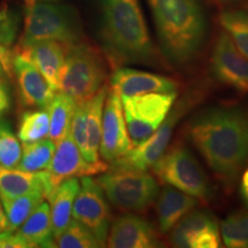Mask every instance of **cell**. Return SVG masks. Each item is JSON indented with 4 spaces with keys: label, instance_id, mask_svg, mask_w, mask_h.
Instances as JSON below:
<instances>
[{
    "label": "cell",
    "instance_id": "7a4b0ae2",
    "mask_svg": "<svg viewBox=\"0 0 248 248\" xmlns=\"http://www.w3.org/2000/svg\"><path fill=\"white\" fill-rule=\"evenodd\" d=\"M97 4L99 36L111 66L160 63L139 0H97Z\"/></svg>",
    "mask_w": 248,
    "mask_h": 248
},
{
    "label": "cell",
    "instance_id": "603a6c76",
    "mask_svg": "<svg viewBox=\"0 0 248 248\" xmlns=\"http://www.w3.org/2000/svg\"><path fill=\"white\" fill-rule=\"evenodd\" d=\"M108 92L107 85H104L99 91L88 100V119H86V146L83 153L89 162H100V147L102 114L106 95Z\"/></svg>",
    "mask_w": 248,
    "mask_h": 248
},
{
    "label": "cell",
    "instance_id": "f35d334b",
    "mask_svg": "<svg viewBox=\"0 0 248 248\" xmlns=\"http://www.w3.org/2000/svg\"><path fill=\"white\" fill-rule=\"evenodd\" d=\"M26 2H31V1H60V0H24Z\"/></svg>",
    "mask_w": 248,
    "mask_h": 248
},
{
    "label": "cell",
    "instance_id": "277c9868",
    "mask_svg": "<svg viewBox=\"0 0 248 248\" xmlns=\"http://www.w3.org/2000/svg\"><path fill=\"white\" fill-rule=\"evenodd\" d=\"M42 39L58 40L70 46L83 40L76 9L58 1L26 2L24 29L20 44Z\"/></svg>",
    "mask_w": 248,
    "mask_h": 248
},
{
    "label": "cell",
    "instance_id": "4dcf8cb0",
    "mask_svg": "<svg viewBox=\"0 0 248 248\" xmlns=\"http://www.w3.org/2000/svg\"><path fill=\"white\" fill-rule=\"evenodd\" d=\"M22 153V145L12 130L11 123L0 116V166L15 169Z\"/></svg>",
    "mask_w": 248,
    "mask_h": 248
},
{
    "label": "cell",
    "instance_id": "1f68e13d",
    "mask_svg": "<svg viewBox=\"0 0 248 248\" xmlns=\"http://www.w3.org/2000/svg\"><path fill=\"white\" fill-rule=\"evenodd\" d=\"M86 119H88V100L76 105L70 126L71 136L82 154L84 153L86 146Z\"/></svg>",
    "mask_w": 248,
    "mask_h": 248
},
{
    "label": "cell",
    "instance_id": "5bb4252c",
    "mask_svg": "<svg viewBox=\"0 0 248 248\" xmlns=\"http://www.w3.org/2000/svg\"><path fill=\"white\" fill-rule=\"evenodd\" d=\"M170 231V240L176 247L217 248L221 246V234L215 217L203 210H191Z\"/></svg>",
    "mask_w": 248,
    "mask_h": 248
},
{
    "label": "cell",
    "instance_id": "d6a6232c",
    "mask_svg": "<svg viewBox=\"0 0 248 248\" xmlns=\"http://www.w3.org/2000/svg\"><path fill=\"white\" fill-rule=\"evenodd\" d=\"M16 35V23L7 14H0V44L7 47L13 43Z\"/></svg>",
    "mask_w": 248,
    "mask_h": 248
},
{
    "label": "cell",
    "instance_id": "8fae6325",
    "mask_svg": "<svg viewBox=\"0 0 248 248\" xmlns=\"http://www.w3.org/2000/svg\"><path fill=\"white\" fill-rule=\"evenodd\" d=\"M133 147L124 119L122 100L109 89L105 100L99 154L106 162H113Z\"/></svg>",
    "mask_w": 248,
    "mask_h": 248
},
{
    "label": "cell",
    "instance_id": "3957f363",
    "mask_svg": "<svg viewBox=\"0 0 248 248\" xmlns=\"http://www.w3.org/2000/svg\"><path fill=\"white\" fill-rule=\"evenodd\" d=\"M167 61L185 66L204 44L207 18L201 0H146Z\"/></svg>",
    "mask_w": 248,
    "mask_h": 248
},
{
    "label": "cell",
    "instance_id": "83f0119b",
    "mask_svg": "<svg viewBox=\"0 0 248 248\" xmlns=\"http://www.w3.org/2000/svg\"><path fill=\"white\" fill-rule=\"evenodd\" d=\"M49 132V116L46 108L27 110L21 115L17 138L22 144L35 142L47 138Z\"/></svg>",
    "mask_w": 248,
    "mask_h": 248
},
{
    "label": "cell",
    "instance_id": "ac0fdd59",
    "mask_svg": "<svg viewBox=\"0 0 248 248\" xmlns=\"http://www.w3.org/2000/svg\"><path fill=\"white\" fill-rule=\"evenodd\" d=\"M68 46L52 39H42L18 44L15 51L23 54L45 77L54 91H59V80L66 60Z\"/></svg>",
    "mask_w": 248,
    "mask_h": 248
},
{
    "label": "cell",
    "instance_id": "7c38bea8",
    "mask_svg": "<svg viewBox=\"0 0 248 248\" xmlns=\"http://www.w3.org/2000/svg\"><path fill=\"white\" fill-rule=\"evenodd\" d=\"M210 70L222 84L248 93V60L224 30L217 37L210 55Z\"/></svg>",
    "mask_w": 248,
    "mask_h": 248
},
{
    "label": "cell",
    "instance_id": "ab89813d",
    "mask_svg": "<svg viewBox=\"0 0 248 248\" xmlns=\"http://www.w3.org/2000/svg\"><path fill=\"white\" fill-rule=\"evenodd\" d=\"M1 168H2V167H1V166H0V169H1Z\"/></svg>",
    "mask_w": 248,
    "mask_h": 248
},
{
    "label": "cell",
    "instance_id": "74e56055",
    "mask_svg": "<svg viewBox=\"0 0 248 248\" xmlns=\"http://www.w3.org/2000/svg\"><path fill=\"white\" fill-rule=\"evenodd\" d=\"M7 217H6L2 203L0 202V232L7 230Z\"/></svg>",
    "mask_w": 248,
    "mask_h": 248
},
{
    "label": "cell",
    "instance_id": "e0dca14e",
    "mask_svg": "<svg viewBox=\"0 0 248 248\" xmlns=\"http://www.w3.org/2000/svg\"><path fill=\"white\" fill-rule=\"evenodd\" d=\"M110 86L123 99L145 93L175 91L178 88V83L159 74L117 67L110 77Z\"/></svg>",
    "mask_w": 248,
    "mask_h": 248
},
{
    "label": "cell",
    "instance_id": "52a82bcc",
    "mask_svg": "<svg viewBox=\"0 0 248 248\" xmlns=\"http://www.w3.org/2000/svg\"><path fill=\"white\" fill-rule=\"evenodd\" d=\"M152 168L161 181L197 199L208 200L212 197V186L206 172L184 145H172Z\"/></svg>",
    "mask_w": 248,
    "mask_h": 248
},
{
    "label": "cell",
    "instance_id": "6da1fadb",
    "mask_svg": "<svg viewBox=\"0 0 248 248\" xmlns=\"http://www.w3.org/2000/svg\"><path fill=\"white\" fill-rule=\"evenodd\" d=\"M186 132L223 182L237 181L248 161V108H207L188 121Z\"/></svg>",
    "mask_w": 248,
    "mask_h": 248
},
{
    "label": "cell",
    "instance_id": "d590c367",
    "mask_svg": "<svg viewBox=\"0 0 248 248\" xmlns=\"http://www.w3.org/2000/svg\"><path fill=\"white\" fill-rule=\"evenodd\" d=\"M240 195L241 199L245 206L248 208V166L245 169V171L241 176V183H240Z\"/></svg>",
    "mask_w": 248,
    "mask_h": 248
},
{
    "label": "cell",
    "instance_id": "4316f807",
    "mask_svg": "<svg viewBox=\"0 0 248 248\" xmlns=\"http://www.w3.org/2000/svg\"><path fill=\"white\" fill-rule=\"evenodd\" d=\"M218 21L238 51L248 60V9H226L219 14Z\"/></svg>",
    "mask_w": 248,
    "mask_h": 248
},
{
    "label": "cell",
    "instance_id": "5b68a950",
    "mask_svg": "<svg viewBox=\"0 0 248 248\" xmlns=\"http://www.w3.org/2000/svg\"><path fill=\"white\" fill-rule=\"evenodd\" d=\"M107 71L101 53L85 42L68 46L62 67L59 91L76 104L84 102L105 85Z\"/></svg>",
    "mask_w": 248,
    "mask_h": 248
},
{
    "label": "cell",
    "instance_id": "ffe728a7",
    "mask_svg": "<svg viewBox=\"0 0 248 248\" xmlns=\"http://www.w3.org/2000/svg\"><path fill=\"white\" fill-rule=\"evenodd\" d=\"M156 202L160 230L169 232L186 214L195 208L198 199L172 186H166L159 192Z\"/></svg>",
    "mask_w": 248,
    "mask_h": 248
},
{
    "label": "cell",
    "instance_id": "9a60e30c",
    "mask_svg": "<svg viewBox=\"0 0 248 248\" xmlns=\"http://www.w3.org/2000/svg\"><path fill=\"white\" fill-rule=\"evenodd\" d=\"M13 75L16 77L23 106L46 108L57 93L42 73L15 49L13 51Z\"/></svg>",
    "mask_w": 248,
    "mask_h": 248
},
{
    "label": "cell",
    "instance_id": "2e32d148",
    "mask_svg": "<svg viewBox=\"0 0 248 248\" xmlns=\"http://www.w3.org/2000/svg\"><path fill=\"white\" fill-rule=\"evenodd\" d=\"M106 246L111 248H154L161 246L157 233L146 219L126 214L114 219Z\"/></svg>",
    "mask_w": 248,
    "mask_h": 248
},
{
    "label": "cell",
    "instance_id": "ba28073f",
    "mask_svg": "<svg viewBox=\"0 0 248 248\" xmlns=\"http://www.w3.org/2000/svg\"><path fill=\"white\" fill-rule=\"evenodd\" d=\"M177 97L178 93L175 90L121 99L126 129L133 146L146 140L159 128L177 100Z\"/></svg>",
    "mask_w": 248,
    "mask_h": 248
},
{
    "label": "cell",
    "instance_id": "cb8c5ba5",
    "mask_svg": "<svg viewBox=\"0 0 248 248\" xmlns=\"http://www.w3.org/2000/svg\"><path fill=\"white\" fill-rule=\"evenodd\" d=\"M76 105L73 98L66 93L58 91L46 107L49 116L48 137L54 142L60 140L70 131Z\"/></svg>",
    "mask_w": 248,
    "mask_h": 248
},
{
    "label": "cell",
    "instance_id": "30bf717a",
    "mask_svg": "<svg viewBox=\"0 0 248 248\" xmlns=\"http://www.w3.org/2000/svg\"><path fill=\"white\" fill-rule=\"evenodd\" d=\"M73 206V218L89 228L100 247L106 246L110 226V208L106 195L95 179L83 176Z\"/></svg>",
    "mask_w": 248,
    "mask_h": 248
},
{
    "label": "cell",
    "instance_id": "4fadbf2b",
    "mask_svg": "<svg viewBox=\"0 0 248 248\" xmlns=\"http://www.w3.org/2000/svg\"><path fill=\"white\" fill-rule=\"evenodd\" d=\"M108 164L104 161L91 163L83 156L70 131L55 142V151L51 163L46 168L53 186L73 177H83L102 173L108 170Z\"/></svg>",
    "mask_w": 248,
    "mask_h": 248
},
{
    "label": "cell",
    "instance_id": "8992f818",
    "mask_svg": "<svg viewBox=\"0 0 248 248\" xmlns=\"http://www.w3.org/2000/svg\"><path fill=\"white\" fill-rule=\"evenodd\" d=\"M117 209L140 213L154 203L159 185L146 170L110 167L95 179Z\"/></svg>",
    "mask_w": 248,
    "mask_h": 248
},
{
    "label": "cell",
    "instance_id": "8d00e7d4",
    "mask_svg": "<svg viewBox=\"0 0 248 248\" xmlns=\"http://www.w3.org/2000/svg\"><path fill=\"white\" fill-rule=\"evenodd\" d=\"M219 4L226 6H238L248 9V0H216Z\"/></svg>",
    "mask_w": 248,
    "mask_h": 248
},
{
    "label": "cell",
    "instance_id": "836d02e7",
    "mask_svg": "<svg viewBox=\"0 0 248 248\" xmlns=\"http://www.w3.org/2000/svg\"><path fill=\"white\" fill-rule=\"evenodd\" d=\"M1 73L13 76V52L0 44V74Z\"/></svg>",
    "mask_w": 248,
    "mask_h": 248
},
{
    "label": "cell",
    "instance_id": "f1b7e54d",
    "mask_svg": "<svg viewBox=\"0 0 248 248\" xmlns=\"http://www.w3.org/2000/svg\"><path fill=\"white\" fill-rule=\"evenodd\" d=\"M223 243L230 248L248 247V208L229 215L221 224Z\"/></svg>",
    "mask_w": 248,
    "mask_h": 248
},
{
    "label": "cell",
    "instance_id": "484cf974",
    "mask_svg": "<svg viewBox=\"0 0 248 248\" xmlns=\"http://www.w3.org/2000/svg\"><path fill=\"white\" fill-rule=\"evenodd\" d=\"M55 151V142L49 138H44L35 142L22 144V153L16 168L28 172L46 170L51 163Z\"/></svg>",
    "mask_w": 248,
    "mask_h": 248
},
{
    "label": "cell",
    "instance_id": "44dd1931",
    "mask_svg": "<svg viewBox=\"0 0 248 248\" xmlns=\"http://www.w3.org/2000/svg\"><path fill=\"white\" fill-rule=\"evenodd\" d=\"M79 186L78 178H68L55 186L46 198L51 209L52 233L54 239L67 228L73 218L74 201L79 191Z\"/></svg>",
    "mask_w": 248,
    "mask_h": 248
},
{
    "label": "cell",
    "instance_id": "f546056e",
    "mask_svg": "<svg viewBox=\"0 0 248 248\" xmlns=\"http://www.w3.org/2000/svg\"><path fill=\"white\" fill-rule=\"evenodd\" d=\"M54 243L55 247L60 248L100 247L91 230L75 218H71L67 228L55 238Z\"/></svg>",
    "mask_w": 248,
    "mask_h": 248
},
{
    "label": "cell",
    "instance_id": "7402d4cb",
    "mask_svg": "<svg viewBox=\"0 0 248 248\" xmlns=\"http://www.w3.org/2000/svg\"><path fill=\"white\" fill-rule=\"evenodd\" d=\"M16 232L28 247H55L48 202L42 201Z\"/></svg>",
    "mask_w": 248,
    "mask_h": 248
},
{
    "label": "cell",
    "instance_id": "e575fe53",
    "mask_svg": "<svg viewBox=\"0 0 248 248\" xmlns=\"http://www.w3.org/2000/svg\"><path fill=\"white\" fill-rule=\"evenodd\" d=\"M11 108V98L5 82L0 78V116L7 113Z\"/></svg>",
    "mask_w": 248,
    "mask_h": 248
},
{
    "label": "cell",
    "instance_id": "d6986e66",
    "mask_svg": "<svg viewBox=\"0 0 248 248\" xmlns=\"http://www.w3.org/2000/svg\"><path fill=\"white\" fill-rule=\"evenodd\" d=\"M35 190H44L46 198L54 190L47 171L28 172L18 169H0V198H16Z\"/></svg>",
    "mask_w": 248,
    "mask_h": 248
},
{
    "label": "cell",
    "instance_id": "d4e9b609",
    "mask_svg": "<svg viewBox=\"0 0 248 248\" xmlns=\"http://www.w3.org/2000/svg\"><path fill=\"white\" fill-rule=\"evenodd\" d=\"M44 190H35L16 198H0L7 217V230L16 231L38 204L44 201Z\"/></svg>",
    "mask_w": 248,
    "mask_h": 248
},
{
    "label": "cell",
    "instance_id": "9c48e42d",
    "mask_svg": "<svg viewBox=\"0 0 248 248\" xmlns=\"http://www.w3.org/2000/svg\"><path fill=\"white\" fill-rule=\"evenodd\" d=\"M198 98L199 97L197 94H185L177 102L175 101L166 120L159 128L146 140L133 146L120 159L110 162V167L140 170H147L153 167V164L166 152L177 123L192 109Z\"/></svg>",
    "mask_w": 248,
    "mask_h": 248
}]
</instances>
